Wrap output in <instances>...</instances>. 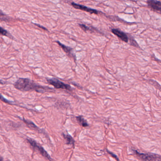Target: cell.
Masks as SVG:
<instances>
[{
  "mask_svg": "<svg viewBox=\"0 0 161 161\" xmlns=\"http://www.w3.org/2000/svg\"><path fill=\"white\" fill-rule=\"evenodd\" d=\"M0 100H1V101H3V102L5 103H7V104H12V102H11V101H9V100L6 99L5 98H4V97H3V95L1 94V93H0Z\"/></svg>",
  "mask_w": 161,
  "mask_h": 161,
  "instance_id": "13",
  "label": "cell"
},
{
  "mask_svg": "<svg viewBox=\"0 0 161 161\" xmlns=\"http://www.w3.org/2000/svg\"><path fill=\"white\" fill-rule=\"evenodd\" d=\"M0 161H3V158L0 156Z\"/></svg>",
  "mask_w": 161,
  "mask_h": 161,
  "instance_id": "19",
  "label": "cell"
},
{
  "mask_svg": "<svg viewBox=\"0 0 161 161\" xmlns=\"http://www.w3.org/2000/svg\"><path fill=\"white\" fill-rule=\"evenodd\" d=\"M35 24V25H37V27H40V28H42V29H43L44 30H47L46 28L44 27H43V26H42V25H39V24Z\"/></svg>",
  "mask_w": 161,
  "mask_h": 161,
  "instance_id": "17",
  "label": "cell"
},
{
  "mask_svg": "<svg viewBox=\"0 0 161 161\" xmlns=\"http://www.w3.org/2000/svg\"><path fill=\"white\" fill-rule=\"evenodd\" d=\"M129 40L131 41V44L132 45L134 46L135 47H139V45H138V44H137V43L136 42L135 40H134L133 39H131V38H129Z\"/></svg>",
  "mask_w": 161,
  "mask_h": 161,
  "instance_id": "15",
  "label": "cell"
},
{
  "mask_svg": "<svg viewBox=\"0 0 161 161\" xmlns=\"http://www.w3.org/2000/svg\"><path fill=\"white\" fill-rule=\"evenodd\" d=\"M56 43H57L62 48V49L63 50L64 52H65L68 56H69V57H73V59H75V60H76V56L72 52V48L62 44L61 43H60V41H57Z\"/></svg>",
  "mask_w": 161,
  "mask_h": 161,
  "instance_id": "8",
  "label": "cell"
},
{
  "mask_svg": "<svg viewBox=\"0 0 161 161\" xmlns=\"http://www.w3.org/2000/svg\"><path fill=\"white\" fill-rule=\"evenodd\" d=\"M0 35H2L3 36H9L8 32L1 27H0Z\"/></svg>",
  "mask_w": 161,
  "mask_h": 161,
  "instance_id": "12",
  "label": "cell"
},
{
  "mask_svg": "<svg viewBox=\"0 0 161 161\" xmlns=\"http://www.w3.org/2000/svg\"><path fill=\"white\" fill-rule=\"evenodd\" d=\"M26 140L34 150H37L40 153V154L44 157H45V158L49 161H52V158L49 154H48L46 151L44 149L43 146L38 144L36 141L31 138H27Z\"/></svg>",
  "mask_w": 161,
  "mask_h": 161,
  "instance_id": "3",
  "label": "cell"
},
{
  "mask_svg": "<svg viewBox=\"0 0 161 161\" xmlns=\"http://www.w3.org/2000/svg\"><path fill=\"white\" fill-rule=\"evenodd\" d=\"M13 85L15 89L23 92L35 91L38 93H43L53 91L52 88L39 85L28 78H20Z\"/></svg>",
  "mask_w": 161,
  "mask_h": 161,
  "instance_id": "1",
  "label": "cell"
},
{
  "mask_svg": "<svg viewBox=\"0 0 161 161\" xmlns=\"http://www.w3.org/2000/svg\"><path fill=\"white\" fill-rule=\"evenodd\" d=\"M63 136L65 138V140H66L67 144L71 145L72 146H74L75 140L70 135L68 134H65L64 133H63Z\"/></svg>",
  "mask_w": 161,
  "mask_h": 161,
  "instance_id": "11",
  "label": "cell"
},
{
  "mask_svg": "<svg viewBox=\"0 0 161 161\" xmlns=\"http://www.w3.org/2000/svg\"><path fill=\"white\" fill-rule=\"evenodd\" d=\"M47 82H48L49 84L53 86L55 89L65 90L68 91L72 90V88L70 85L63 83L57 79L55 78L47 79Z\"/></svg>",
  "mask_w": 161,
  "mask_h": 161,
  "instance_id": "4",
  "label": "cell"
},
{
  "mask_svg": "<svg viewBox=\"0 0 161 161\" xmlns=\"http://www.w3.org/2000/svg\"><path fill=\"white\" fill-rule=\"evenodd\" d=\"M111 31L114 35L119 38L121 41H124L125 43H128L129 38L128 35L124 32L121 31L118 29H115V28L112 29Z\"/></svg>",
  "mask_w": 161,
  "mask_h": 161,
  "instance_id": "6",
  "label": "cell"
},
{
  "mask_svg": "<svg viewBox=\"0 0 161 161\" xmlns=\"http://www.w3.org/2000/svg\"><path fill=\"white\" fill-rule=\"evenodd\" d=\"M71 5L73 6V8L76 9H79V10H82V11H86V12L90 13V14H95L96 15H97L98 14V11L96 9H93L92 8H88V7L82 5L80 4H77L76 3H71Z\"/></svg>",
  "mask_w": 161,
  "mask_h": 161,
  "instance_id": "5",
  "label": "cell"
},
{
  "mask_svg": "<svg viewBox=\"0 0 161 161\" xmlns=\"http://www.w3.org/2000/svg\"><path fill=\"white\" fill-rule=\"evenodd\" d=\"M76 119L78 122V123L81 126L83 127H87L88 126V122L87 120L84 119V117L82 116H79L76 117Z\"/></svg>",
  "mask_w": 161,
  "mask_h": 161,
  "instance_id": "10",
  "label": "cell"
},
{
  "mask_svg": "<svg viewBox=\"0 0 161 161\" xmlns=\"http://www.w3.org/2000/svg\"><path fill=\"white\" fill-rule=\"evenodd\" d=\"M79 26L85 32L89 31V30H90L89 27H88V26L85 25H84V24H79Z\"/></svg>",
  "mask_w": 161,
  "mask_h": 161,
  "instance_id": "14",
  "label": "cell"
},
{
  "mask_svg": "<svg viewBox=\"0 0 161 161\" xmlns=\"http://www.w3.org/2000/svg\"><path fill=\"white\" fill-rule=\"evenodd\" d=\"M159 1H160V0H159Z\"/></svg>",
  "mask_w": 161,
  "mask_h": 161,
  "instance_id": "20",
  "label": "cell"
},
{
  "mask_svg": "<svg viewBox=\"0 0 161 161\" xmlns=\"http://www.w3.org/2000/svg\"><path fill=\"white\" fill-rule=\"evenodd\" d=\"M147 3L150 8L154 11H161V3L157 0H147Z\"/></svg>",
  "mask_w": 161,
  "mask_h": 161,
  "instance_id": "7",
  "label": "cell"
},
{
  "mask_svg": "<svg viewBox=\"0 0 161 161\" xmlns=\"http://www.w3.org/2000/svg\"><path fill=\"white\" fill-rule=\"evenodd\" d=\"M107 152L109 154H110V156H112L113 158H114L117 161H119V160L118 157H117V156H116V154H114L113 153H112V152H110V151L108 150H106Z\"/></svg>",
  "mask_w": 161,
  "mask_h": 161,
  "instance_id": "16",
  "label": "cell"
},
{
  "mask_svg": "<svg viewBox=\"0 0 161 161\" xmlns=\"http://www.w3.org/2000/svg\"><path fill=\"white\" fill-rule=\"evenodd\" d=\"M133 151L136 156L142 161H161V156L159 154L140 153L135 149Z\"/></svg>",
  "mask_w": 161,
  "mask_h": 161,
  "instance_id": "2",
  "label": "cell"
},
{
  "mask_svg": "<svg viewBox=\"0 0 161 161\" xmlns=\"http://www.w3.org/2000/svg\"><path fill=\"white\" fill-rule=\"evenodd\" d=\"M5 82H4L3 81V80H1L0 79V84H5Z\"/></svg>",
  "mask_w": 161,
  "mask_h": 161,
  "instance_id": "18",
  "label": "cell"
},
{
  "mask_svg": "<svg viewBox=\"0 0 161 161\" xmlns=\"http://www.w3.org/2000/svg\"><path fill=\"white\" fill-rule=\"evenodd\" d=\"M23 121L24 122V123L28 125L29 127L35 130H37L38 132L41 133H43V131L42 130L40 129L39 128V127L36 126L34 123H33L32 121H30L29 120H26L25 119L23 118L22 119Z\"/></svg>",
  "mask_w": 161,
  "mask_h": 161,
  "instance_id": "9",
  "label": "cell"
}]
</instances>
